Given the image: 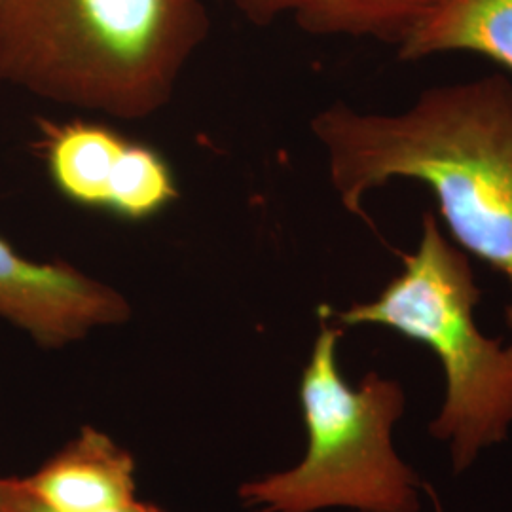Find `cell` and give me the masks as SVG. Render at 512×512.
<instances>
[{"instance_id":"cell-3","label":"cell","mask_w":512,"mask_h":512,"mask_svg":"<svg viewBox=\"0 0 512 512\" xmlns=\"http://www.w3.org/2000/svg\"><path fill=\"white\" fill-rule=\"evenodd\" d=\"M480 289L469 256L425 211L414 253L376 298L346 310H321L342 329L382 327L431 349L444 370L446 395L429 433L444 442L454 473L503 442L512 429V344L478 329Z\"/></svg>"},{"instance_id":"cell-6","label":"cell","mask_w":512,"mask_h":512,"mask_svg":"<svg viewBox=\"0 0 512 512\" xmlns=\"http://www.w3.org/2000/svg\"><path fill=\"white\" fill-rule=\"evenodd\" d=\"M133 308L109 283L69 262L29 260L0 236V319L38 348L61 349L128 323Z\"/></svg>"},{"instance_id":"cell-10","label":"cell","mask_w":512,"mask_h":512,"mask_svg":"<svg viewBox=\"0 0 512 512\" xmlns=\"http://www.w3.org/2000/svg\"><path fill=\"white\" fill-rule=\"evenodd\" d=\"M12 484H14V512H52L48 511L46 507H42L40 503H37L31 495L27 494L25 490H23V486H21V482H19V478L16 476H12ZM107 512H167L164 509H160V507H156V505H152V503H147V501H139V499H135V501H131L128 505H124V507H118V509H112V511Z\"/></svg>"},{"instance_id":"cell-9","label":"cell","mask_w":512,"mask_h":512,"mask_svg":"<svg viewBox=\"0 0 512 512\" xmlns=\"http://www.w3.org/2000/svg\"><path fill=\"white\" fill-rule=\"evenodd\" d=\"M459 52L512 73V0H433L397 48L401 61Z\"/></svg>"},{"instance_id":"cell-1","label":"cell","mask_w":512,"mask_h":512,"mask_svg":"<svg viewBox=\"0 0 512 512\" xmlns=\"http://www.w3.org/2000/svg\"><path fill=\"white\" fill-rule=\"evenodd\" d=\"M342 207L368 222L365 198L397 179L423 184L467 255L507 279L512 332V82L505 74L427 88L401 112L338 101L311 120Z\"/></svg>"},{"instance_id":"cell-7","label":"cell","mask_w":512,"mask_h":512,"mask_svg":"<svg viewBox=\"0 0 512 512\" xmlns=\"http://www.w3.org/2000/svg\"><path fill=\"white\" fill-rule=\"evenodd\" d=\"M135 459L93 425L80 431L33 475L23 490L52 512H107L137 499Z\"/></svg>"},{"instance_id":"cell-4","label":"cell","mask_w":512,"mask_h":512,"mask_svg":"<svg viewBox=\"0 0 512 512\" xmlns=\"http://www.w3.org/2000/svg\"><path fill=\"white\" fill-rule=\"evenodd\" d=\"M342 336L344 329L319 308V332L298 387L306 454L291 469L243 482V509L420 512V478L393 444L406 410L403 385L378 372L348 384L338 365Z\"/></svg>"},{"instance_id":"cell-8","label":"cell","mask_w":512,"mask_h":512,"mask_svg":"<svg viewBox=\"0 0 512 512\" xmlns=\"http://www.w3.org/2000/svg\"><path fill=\"white\" fill-rule=\"evenodd\" d=\"M256 25L291 16L321 37L374 38L401 46L433 0H232Z\"/></svg>"},{"instance_id":"cell-5","label":"cell","mask_w":512,"mask_h":512,"mask_svg":"<svg viewBox=\"0 0 512 512\" xmlns=\"http://www.w3.org/2000/svg\"><path fill=\"white\" fill-rule=\"evenodd\" d=\"M38 154L57 192L86 209L120 219H154L179 200V186L164 156L105 124L37 120Z\"/></svg>"},{"instance_id":"cell-11","label":"cell","mask_w":512,"mask_h":512,"mask_svg":"<svg viewBox=\"0 0 512 512\" xmlns=\"http://www.w3.org/2000/svg\"><path fill=\"white\" fill-rule=\"evenodd\" d=\"M0 512H14V484L10 478H0Z\"/></svg>"},{"instance_id":"cell-2","label":"cell","mask_w":512,"mask_h":512,"mask_svg":"<svg viewBox=\"0 0 512 512\" xmlns=\"http://www.w3.org/2000/svg\"><path fill=\"white\" fill-rule=\"evenodd\" d=\"M207 33L203 0H0V82L143 120L171 101Z\"/></svg>"}]
</instances>
